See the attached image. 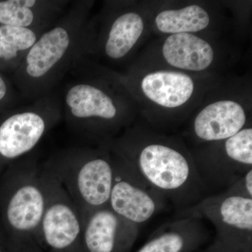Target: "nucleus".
I'll list each match as a JSON object with an SVG mask.
<instances>
[{
  "mask_svg": "<svg viewBox=\"0 0 252 252\" xmlns=\"http://www.w3.org/2000/svg\"><path fill=\"white\" fill-rule=\"evenodd\" d=\"M247 126L248 113L243 104L235 99H219L199 111L192 122L190 134L202 145L226 140Z\"/></svg>",
  "mask_w": 252,
  "mask_h": 252,
  "instance_id": "14",
  "label": "nucleus"
},
{
  "mask_svg": "<svg viewBox=\"0 0 252 252\" xmlns=\"http://www.w3.org/2000/svg\"><path fill=\"white\" fill-rule=\"evenodd\" d=\"M107 75L124 86L132 98L144 100L163 111H177L193 100L198 90L195 78L175 69H158L141 77L130 72L126 75L104 69Z\"/></svg>",
  "mask_w": 252,
  "mask_h": 252,
  "instance_id": "10",
  "label": "nucleus"
},
{
  "mask_svg": "<svg viewBox=\"0 0 252 252\" xmlns=\"http://www.w3.org/2000/svg\"><path fill=\"white\" fill-rule=\"evenodd\" d=\"M112 153L114 177L108 206L134 224L146 223L161 211L167 201L125 160Z\"/></svg>",
  "mask_w": 252,
  "mask_h": 252,
  "instance_id": "11",
  "label": "nucleus"
},
{
  "mask_svg": "<svg viewBox=\"0 0 252 252\" xmlns=\"http://www.w3.org/2000/svg\"><path fill=\"white\" fill-rule=\"evenodd\" d=\"M203 220L188 217L163 225L137 252H183L190 242L204 235Z\"/></svg>",
  "mask_w": 252,
  "mask_h": 252,
  "instance_id": "17",
  "label": "nucleus"
},
{
  "mask_svg": "<svg viewBox=\"0 0 252 252\" xmlns=\"http://www.w3.org/2000/svg\"><path fill=\"white\" fill-rule=\"evenodd\" d=\"M13 249L14 252H44L34 243L26 244Z\"/></svg>",
  "mask_w": 252,
  "mask_h": 252,
  "instance_id": "23",
  "label": "nucleus"
},
{
  "mask_svg": "<svg viewBox=\"0 0 252 252\" xmlns=\"http://www.w3.org/2000/svg\"><path fill=\"white\" fill-rule=\"evenodd\" d=\"M177 217L210 220L222 245L243 248L251 243L252 198L233 187L211 194L196 205L177 212Z\"/></svg>",
  "mask_w": 252,
  "mask_h": 252,
  "instance_id": "8",
  "label": "nucleus"
},
{
  "mask_svg": "<svg viewBox=\"0 0 252 252\" xmlns=\"http://www.w3.org/2000/svg\"><path fill=\"white\" fill-rule=\"evenodd\" d=\"M42 167L67 191L83 225L91 212L108 205L114 177L109 142L63 149L48 158Z\"/></svg>",
  "mask_w": 252,
  "mask_h": 252,
  "instance_id": "4",
  "label": "nucleus"
},
{
  "mask_svg": "<svg viewBox=\"0 0 252 252\" xmlns=\"http://www.w3.org/2000/svg\"><path fill=\"white\" fill-rule=\"evenodd\" d=\"M23 99L11 78L0 72V112L20 106Z\"/></svg>",
  "mask_w": 252,
  "mask_h": 252,
  "instance_id": "20",
  "label": "nucleus"
},
{
  "mask_svg": "<svg viewBox=\"0 0 252 252\" xmlns=\"http://www.w3.org/2000/svg\"><path fill=\"white\" fill-rule=\"evenodd\" d=\"M230 187L252 198V169Z\"/></svg>",
  "mask_w": 252,
  "mask_h": 252,
  "instance_id": "21",
  "label": "nucleus"
},
{
  "mask_svg": "<svg viewBox=\"0 0 252 252\" xmlns=\"http://www.w3.org/2000/svg\"><path fill=\"white\" fill-rule=\"evenodd\" d=\"M211 17L203 6L190 4L179 9L162 10L154 19L157 31L163 34H195L207 29Z\"/></svg>",
  "mask_w": 252,
  "mask_h": 252,
  "instance_id": "18",
  "label": "nucleus"
},
{
  "mask_svg": "<svg viewBox=\"0 0 252 252\" xmlns=\"http://www.w3.org/2000/svg\"><path fill=\"white\" fill-rule=\"evenodd\" d=\"M72 1L67 0H0V26L44 33L54 26Z\"/></svg>",
  "mask_w": 252,
  "mask_h": 252,
  "instance_id": "15",
  "label": "nucleus"
},
{
  "mask_svg": "<svg viewBox=\"0 0 252 252\" xmlns=\"http://www.w3.org/2000/svg\"><path fill=\"white\" fill-rule=\"evenodd\" d=\"M100 30H96L94 54L112 61H121L131 54L145 28L140 11L127 3L108 2Z\"/></svg>",
  "mask_w": 252,
  "mask_h": 252,
  "instance_id": "12",
  "label": "nucleus"
},
{
  "mask_svg": "<svg viewBox=\"0 0 252 252\" xmlns=\"http://www.w3.org/2000/svg\"><path fill=\"white\" fill-rule=\"evenodd\" d=\"M162 59L181 72L207 70L215 61V49L208 41L196 34L183 33L167 36L161 47Z\"/></svg>",
  "mask_w": 252,
  "mask_h": 252,
  "instance_id": "16",
  "label": "nucleus"
},
{
  "mask_svg": "<svg viewBox=\"0 0 252 252\" xmlns=\"http://www.w3.org/2000/svg\"><path fill=\"white\" fill-rule=\"evenodd\" d=\"M42 169L47 200L36 233V245L44 252H83L80 214L63 186Z\"/></svg>",
  "mask_w": 252,
  "mask_h": 252,
  "instance_id": "9",
  "label": "nucleus"
},
{
  "mask_svg": "<svg viewBox=\"0 0 252 252\" xmlns=\"http://www.w3.org/2000/svg\"><path fill=\"white\" fill-rule=\"evenodd\" d=\"M81 79L68 84L63 118L74 135L92 145L109 142L132 125L133 98L99 64L84 59L72 71Z\"/></svg>",
  "mask_w": 252,
  "mask_h": 252,
  "instance_id": "3",
  "label": "nucleus"
},
{
  "mask_svg": "<svg viewBox=\"0 0 252 252\" xmlns=\"http://www.w3.org/2000/svg\"><path fill=\"white\" fill-rule=\"evenodd\" d=\"M46 200L45 175L34 152L0 175V223L13 248L36 243Z\"/></svg>",
  "mask_w": 252,
  "mask_h": 252,
  "instance_id": "5",
  "label": "nucleus"
},
{
  "mask_svg": "<svg viewBox=\"0 0 252 252\" xmlns=\"http://www.w3.org/2000/svg\"><path fill=\"white\" fill-rule=\"evenodd\" d=\"M0 252H14L12 244L0 223Z\"/></svg>",
  "mask_w": 252,
  "mask_h": 252,
  "instance_id": "22",
  "label": "nucleus"
},
{
  "mask_svg": "<svg viewBox=\"0 0 252 252\" xmlns=\"http://www.w3.org/2000/svg\"><path fill=\"white\" fill-rule=\"evenodd\" d=\"M62 119L61 97L54 91L31 104L0 112V175L33 152Z\"/></svg>",
  "mask_w": 252,
  "mask_h": 252,
  "instance_id": "6",
  "label": "nucleus"
},
{
  "mask_svg": "<svg viewBox=\"0 0 252 252\" xmlns=\"http://www.w3.org/2000/svg\"><path fill=\"white\" fill-rule=\"evenodd\" d=\"M94 4V1H72L32 46L10 77L23 99L33 102L52 92L81 60L94 54L95 21L90 18Z\"/></svg>",
  "mask_w": 252,
  "mask_h": 252,
  "instance_id": "2",
  "label": "nucleus"
},
{
  "mask_svg": "<svg viewBox=\"0 0 252 252\" xmlns=\"http://www.w3.org/2000/svg\"><path fill=\"white\" fill-rule=\"evenodd\" d=\"M122 158L177 211L193 206L210 195L182 140L131 125L109 141Z\"/></svg>",
  "mask_w": 252,
  "mask_h": 252,
  "instance_id": "1",
  "label": "nucleus"
},
{
  "mask_svg": "<svg viewBox=\"0 0 252 252\" xmlns=\"http://www.w3.org/2000/svg\"><path fill=\"white\" fill-rule=\"evenodd\" d=\"M41 34L28 28L0 26V72L14 73Z\"/></svg>",
  "mask_w": 252,
  "mask_h": 252,
  "instance_id": "19",
  "label": "nucleus"
},
{
  "mask_svg": "<svg viewBox=\"0 0 252 252\" xmlns=\"http://www.w3.org/2000/svg\"><path fill=\"white\" fill-rule=\"evenodd\" d=\"M200 179L211 194L229 188L252 169V128L190 151Z\"/></svg>",
  "mask_w": 252,
  "mask_h": 252,
  "instance_id": "7",
  "label": "nucleus"
},
{
  "mask_svg": "<svg viewBox=\"0 0 252 252\" xmlns=\"http://www.w3.org/2000/svg\"><path fill=\"white\" fill-rule=\"evenodd\" d=\"M139 225L113 212L108 205L91 212L83 225V252H122L135 240Z\"/></svg>",
  "mask_w": 252,
  "mask_h": 252,
  "instance_id": "13",
  "label": "nucleus"
}]
</instances>
